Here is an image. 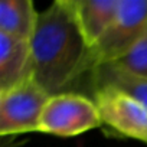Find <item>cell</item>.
I'll return each instance as SVG.
<instances>
[{"label": "cell", "instance_id": "cell-10", "mask_svg": "<svg viewBox=\"0 0 147 147\" xmlns=\"http://www.w3.org/2000/svg\"><path fill=\"white\" fill-rule=\"evenodd\" d=\"M125 72L138 78L147 80V36H144L137 45H134L118 61L111 62Z\"/></svg>", "mask_w": 147, "mask_h": 147}, {"label": "cell", "instance_id": "cell-2", "mask_svg": "<svg viewBox=\"0 0 147 147\" xmlns=\"http://www.w3.org/2000/svg\"><path fill=\"white\" fill-rule=\"evenodd\" d=\"M101 125L102 121L92 98L81 94H59L48 98L39 131L58 137H75Z\"/></svg>", "mask_w": 147, "mask_h": 147}, {"label": "cell", "instance_id": "cell-4", "mask_svg": "<svg viewBox=\"0 0 147 147\" xmlns=\"http://www.w3.org/2000/svg\"><path fill=\"white\" fill-rule=\"evenodd\" d=\"M147 36V0H121L117 16L92 48L98 65L115 62Z\"/></svg>", "mask_w": 147, "mask_h": 147}, {"label": "cell", "instance_id": "cell-1", "mask_svg": "<svg viewBox=\"0 0 147 147\" xmlns=\"http://www.w3.org/2000/svg\"><path fill=\"white\" fill-rule=\"evenodd\" d=\"M29 42L32 78L49 97H94V74L98 63L80 28L72 0H55L39 12Z\"/></svg>", "mask_w": 147, "mask_h": 147}, {"label": "cell", "instance_id": "cell-8", "mask_svg": "<svg viewBox=\"0 0 147 147\" xmlns=\"http://www.w3.org/2000/svg\"><path fill=\"white\" fill-rule=\"evenodd\" d=\"M39 12L30 0H2L0 3V33L30 40Z\"/></svg>", "mask_w": 147, "mask_h": 147}, {"label": "cell", "instance_id": "cell-9", "mask_svg": "<svg viewBox=\"0 0 147 147\" xmlns=\"http://www.w3.org/2000/svg\"><path fill=\"white\" fill-rule=\"evenodd\" d=\"M100 87L118 88L136 100H138L147 108V80L138 78L125 72L115 63H101L97 66L94 74V92Z\"/></svg>", "mask_w": 147, "mask_h": 147}, {"label": "cell", "instance_id": "cell-5", "mask_svg": "<svg viewBox=\"0 0 147 147\" xmlns=\"http://www.w3.org/2000/svg\"><path fill=\"white\" fill-rule=\"evenodd\" d=\"M92 100L104 125L147 144V108L138 100L113 87L97 88Z\"/></svg>", "mask_w": 147, "mask_h": 147}, {"label": "cell", "instance_id": "cell-7", "mask_svg": "<svg viewBox=\"0 0 147 147\" xmlns=\"http://www.w3.org/2000/svg\"><path fill=\"white\" fill-rule=\"evenodd\" d=\"M121 0H72L80 28L91 48L113 25Z\"/></svg>", "mask_w": 147, "mask_h": 147}, {"label": "cell", "instance_id": "cell-6", "mask_svg": "<svg viewBox=\"0 0 147 147\" xmlns=\"http://www.w3.org/2000/svg\"><path fill=\"white\" fill-rule=\"evenodd\" d=\"M32 78L30 42L0 33V91Z\"/></svg>", "mask_w": 147, "mask_h": 147}, {"label": "cell", "instance_id": "cell-3", "mask_svg": "<svg viewBox=\"0 0 147 147\" xmlns=\"http://www.w3.org/2000/svg\"><path fill=\"white\" fill-rule=\"evenodd\" d=\"M49 95L29 78L0 91V136L39 131V123Z\"/></svg>", "mask_w": 147, "mask_h": 147}]
</instances>
